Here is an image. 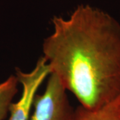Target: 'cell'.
Here are the masks:
<instances>
[{
  "instance_id": "obj_5",
  "label": "cell",
  "mask_w": 120,
  "mask_h": 120,
  "mask_svg": "<svg viewBox=\"0 0 120 120\" xmlns=\"http://www.w3.org/2000/svg\"><path fill=\"white\" fill-rule=\"evenodd\" d=\"M18 84L16 75H11L0 83V120H5L9 112V107L17 93Z\"/></svg>"
},
{
  "instance_id": "obj_4",
  "label": "cell",
  "mask_w": 120,
  "mask_h": 120,
  "mask_svg": "<svg viewBox=\"0 0 120 120\" xmlns=\"http://www.w3.org/2000/svg\"><path fill=\"white\" fill-rule=\"evenodd\" d=\"M74 120H120V95L97 109H87L79 105L75 109Z\"/></svg>"
},
{
  "instance_id": "obj_2",
  "label": "cell",
  "mask_w": 120,
  "mask_h": 120,
  "mask_svg": "<svg viewBox=\"0 0 120 120\" xmlns=\"http://www.w3.org/2000/svg\"><path fill=\"white\" fill-rule=\"evenodd\" d=\"M67 91L58 78L50 73L43 94L35 96L30 120H74L75 109Z\"/></svg>"
},
{
  "instance_id": "obj_1",
  "label": "cell",
  "mask_w": 120,
  "mask_h": 120,
  "mask_svg": "<svg viewBox=\"0 0 120 120\" xmlns=\"http://www.w3.org/2000/svg\"><path fill=\"white\" fill-rule=\"evenodd\" d=\"M42 52L51 73L80 105L97 109L120 95V23L103 10L78 5L54 16Z\"/></svg>"
},
{
  "instance_id": "obj_3",
  "label": "cell",
  "mask_w": 120,
  "mask_h": 120,
  "mask_svg": "<svg viewBox=\"0 0 120 120\" xmlns=\"http://www.w3.org/2000/svg\"><path fill=\"white\" fill-rule=\"evenodd\" d=\"M51 73L45 60L40 57L34 69L29 72H23L16 68V77L22 86V93L17 102L9 107L8 120H30L35 96L39 86Z\"/></svg>"
}]
</instances>
